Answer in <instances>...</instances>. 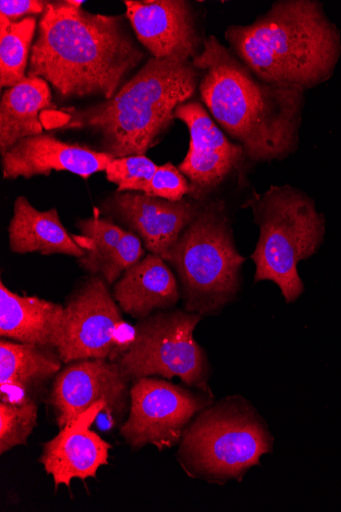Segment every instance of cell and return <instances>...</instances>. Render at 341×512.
Wrapping results in <instances>:
<instances>
[{"label":"cell","instance_id":"cell-1","mask_svg":"<svg viewBox=\"0 0 341 512\" xmlns=\"http://www.w3.org/2000/svg\"><path fill=\"white\" fill-rule=\"evenodd\" d=\"M83 2L48 4L32 45L28 77L53 85L65 99L111 100L144 54L117 16L91 14Z\"/></svg>","mask_w":341,"mask_h":512},{"label":"cell","instance_id":"cell-2","mask_svg":"<svg viewBox=\"0 0 341 512\" xmlns=\"http://www.w3.org/2000/svg\"><path fill=\"white\" fill-rule=\"evenodd\" d=\"M203 102L256 162L282 160L299 145L304 92L272 86L236 59L215 36L192 59Z\"/></svg>","mask_w":341,"mask_h":512},{"label":"cell","instance_id":"cell-3","mask_svg":"<svg viewBox=\"0 0 341 512\" xmlns=\"http://www.w3.org/2000/svg\"><path fill=\"white\" fill-rule=\"evenodd\" d=\"M226 40L239 60L275 87L305 91L326 81L341 55L340 33L320 3L282 0Z\"/></svg>","mask_w":341,"mask_h":512},{"label":"cell","instance_id":"cell-4","mask_svg":"<svg viewBox=\"0 0 341 512\" xmlns=\"http://www.w3.org/2000/svg\"><path fill=\"white\" fill-rule=\"evenodd\" d=\"M200 72L191 62L155 59L105 103L58 113L60 130H89L101 138L103 152L115 159L145 155L175 119L176 109L190 100Z\"/></svg>","mask_w":341,"mask_h":512},{"label":"cell","instance_id":"cell-5","mask_svg":"<svg viewBox=\"0 0 341 512\" xmlns=\"http://www.w3.org/2000/svg\"><path fill=\"white\" fill-rule=\"evenodd\" d=\"M273 445L269 426L254 405L232 395L194 416L176 457L189 478L223 486L240 482L263 455L273 452Z\"/></svg>","mask_w":341,"mask_h":512},{"label":"cell","instance_id":"cell-6","mask_svg":"<svg viewBox=\"0 0 341 512\" xmlns=\"http://www.w3.org/2000/svg\"><path fill=\"white\" fill-rule=\"evenodd\" d=\"M249 204L260 228L252 255L255 281L274 283L286 303H294L305 290L298 265L318 251L325 235V219L309 197L289 185L271 186Z\"/></svg>","mask_w":341,"mask_h":512},{"label":"cell","instance_id":"cell-7","mask_svg":"<svg viewBox=\"0 0 341 512\" xmlns=\"http://www.w3.org/2000/svg\"><path fill=\"white\" fill-rule=\"evenodd\" d=\"M165 261L178 275L185 311L213 315L233 301L246 259L236 249L223 204L203 207Z\"/></svg>","mask_w":341,"mask_h":512},{"label":"cell","instance_id":"cell-8","mask_svg":"<svg viewBox=\"0 0 341 512\" xmlns=\"http://www.w3.org/2000/svg\"><path fill=\"white\" fill-rule=\"evenodd\" d=\"M203 316L187 311H160L138 320L128 348L116 362L130 381L179 378L184 386L213 393L211 367L204 348L194 339Z\"/></svg>","mask_w":341,"mask_h":512},{"label":"cell","instance_id":"cell-9","mask_svg":"<svg viewBox=\"0 0 341 512\" xmlns=\"http://www.w3.org/2000/svg\"><path fill=\"white\" fill-rule=\"evenodd\" d=\"M212 403L213 393L156 377L137 380L130 389V409L120 435L134 450L153 445L164 451L179 445L194 416Z\"/></svg>","mask_w":341,"mask_h":512},{"label":"cell","instance_id":"cell-10","mask_svg":"<svg viewBox=\"0 0 341 512\" xmlns=\"http://www.w3.org/2000/svg\"><path fill=\"white\" fill-rule=\"evenodd\" d=\"M64 341L58 353L65 364L82 359L116 361L128 348V331L122 310L100 276L87 279L64 306Z\"/></svg>","mask_w":341,"mask_h":512},{"label":"cell","instance_id":"cell-11","mask_svg":"<svg viewBox=\"0 0 341 512\" xmlns=\"http://www.w3.org/2000/svg\"><path fill=\"white\" fill-rule=\"evenodd\" d=\"M129 382L116 361L76 360L59 372L47 402L60 430L101 401L106 402L112 420L122 425L130 409Z\"/></svg>","mask_w":341,"mask_h":512},{"label":"cell","instance_id":"cell-12","mask_svg":"<svg viewBox=\"0 0 341 512\" xmlns=\"http://www.w3.org/2000/svg\"><path fill=\"white\" fill-rule=\"evenodd\" d=\"M174 116L187 126L190 134L188 153L178 168L189 181V196L201 203L248 157L240 145L229 141L202 104L184 103Z\"/></svg>","mask_w":341,"mask_h":512},{"label":"cell","instance_id":"cell-13","mask_svg":"<svg viewBox=\"0 0 341 512\" xmlns=\"http://www.w3.org/2000/svg\"><path fill=\"white\" fill-rule=\"evenodd\" d=\"M126 15L139 42L155 59L189 62L200 38L189 3L183 0H127Z\"/></svg>","mask_w":341,"mask_h":512},{"label":"cell","instance_id":"cell-14","mask_svg":"<svg viewBox=\"0 0 341 512\" xmlns=\"http://www.w3.org/2000/svg\"><path fill=\"white\" fill-rule=\"evenodd\" d=\"M104 401L94 404L42 446L39 462L54 479L56 488L70 487L74 479L96 478L109 462L111 444L91 430L97 416L106 411Z\"/></svg>","mask_w":341,"mask_h":512},{"label":"cell","instance_id":"cell-15","mask_svg":"<svg viewBox=\"0 0 341 512\" xmlns=\"http://www.w3.org/2000/svg\"><path fill=\"white\" fill-rule=\"evenodd\" d=\"M115 158L78 144L60 141L52 134H39L23 139L3 156L5 179L50 176L53 171H68L84 179L106 171Z\"/></svg>","mask_w":341,"mask_h":512},{"label":"cell","instance_id":"cell-16","mask_svg":"<svg viewBox=\"0 0 341 512\" xmlns=\"http://www.w3.org/2000/svg\"><path fill=\"white\" fill-rule=\"evenodd\" d=\"M112 207L136 232L145 249L164 260L203 209L196 201L170 202L138 193H118Z\"/></svg>","mask_w":341,"mask_h":512},{"label":"cell","instance_id":"cell-17","mask_svg":"<svg viewBox=\"0 0 341 512\" xmlns=\"http://www.w3.org/2000/svg\"><path fill=\"white\" fill-rule=\"evenodd\" d=\"M80 236H73L85 251L80 266L100 275L108 285L116 284L131 266L144 257L140 238L115 223L92 217L78 223Z\"/></svg>","mask_w":341,"mask_h":512},{"label":"cell","instance_id":"cell-18","mask_svg":"<svg viewBox=\"0 0 341 512\" xmlns=\"http://www.w3.org/2000/svg\"><path fill=\"white\" fill-rule=\"evenodd\" d=\"M64 306L19 296L0 284V337L59 350L64 341Z\"/></svg>","mask_w":341,"mask_h":512},{"label":"cell","instance_id":"cell-19","mask_svg":"<svg viewBox=\"0 0 341 512\" xmlns=\"http://www.w3.org/2000/svg\"><path fill=\"white\" fill-rule=\"evenodd\" d=\"M113 296L123 313L141 320L174 307L181 291L168 263L150 253L125 271L115 284Z\"/></svg>","mask_w":341,"mask_h":512},{"label":"cell","instance_id":"cell-20","mask_svg":"<svg viewBox=\"0 0 341 512\" xmlns=\"http://www.w3.org/2000/svg\"><path fill=\"white\" fill-rule=\"evenodd\" d=\"M63 360L55 349L0 341V388L2 400L38 402L48 384L62 370Z\"/></svg>","mask_w":341,"mask_h":512},{"label":"cell","instance_id":"cell-21","mask_svg":"<svg viewBox=\"0 0 341 512\" xmlns=\"http://www.w3.org/2000/svg\"><path fill=\"white\" fill-rule=\"evenodd\" d=\"M9 239L11 250L17 254H63L78 259L85 255L69 235L56 208L41 212L25 197H19L14 204Z\"/></svg>","mask_w":341,"mask_h":512},{"label":"cell","instance_id":"cell-22","mask_svg":"<svg viewBox=\"0 0 341 512\" xmlns=\"http://www.w3.org/2000/svg\"><path fill=\"white\" fill-rule=\"evenodd\" d=\"M50 85L39 77H26L9 87L0 102V154L10 152L23 139L42 134L40 113L55 110Z\"/></svg>","mask_w":341,"mask_h":512},{"label":"cell","instance_id":"cell-23","mask_svg":"<svg viewBox=\"0 0 341 512\" xmlns=\"http://www.w3.org/2000/svg\"><path fill=\"white\" fill-rule=\"evenodd\" d=\"M36 19L13 22L0 16V84L13 87L26 79Z\"/></svg>","mask_w":341,"mask_h":512},{"label":"cell","instance_id":"cell-24","mask_svg":"<svg viewBox=\"0 0 341 512\" xmlns=\"http://www.w3.org/2000/svg\"><path fill=\"white\" fill-rule=\"evenodd\" d=\"M38 402L0 400V454L27 445L37 426Z\"/></svg>","mask_w":341,"mask_h":512},{"label":"cell","instance_id":"cell-25","mask_svg":"<svg viewBox=\"0 0 341 512\" xmlns=\"http://www.w3.org/2000/svg\"><path fill=\"white\" fill-rule=\"evenodd\" d=\"M158 169L145 155L114 159L106 170L107 179L117 185L118 193L144 194Z\"/></svg>","mask_w":341,"mask_h":512},{"label":"cell","instance_id":"cell-26","mask_svg":"<svg viewBox=\"0 0 341 512\" xmlns=\"http://www.w3.org/2000/svg\"><path fill=\"white\" fill-rule=\"evenodd\" d=\"M190 184L186 176L172 163L158 169L144 195L170 202H180L189 195Z\"/></svg>","mask_w":341,"mask_h":512},{"label":"cell","instance_id":"cell-27","mask_svg":"<svg viewBox=\"0 0 341 512\" xmlns=\"http://www.w3.org/2000/svg\"><path fill=\"white\" fill-rule=\"evenodd\" d=\"M48 3L40 0H3L0 2V14L17 22L24 16L44 13Z\"/></svg>","mask_w":341,"mask_h":512}]
</instances>
